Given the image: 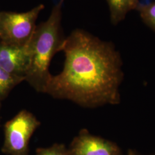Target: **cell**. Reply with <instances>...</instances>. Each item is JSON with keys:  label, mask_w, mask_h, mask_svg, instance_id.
I'll return each mask as SVG.
<instances>
[{"label": "cell", "mask_w": 155, "mask_h": 155, "mask_svg": "<svg viewBox=\"0 0 155 155\" xmlns=\"http://www.w3.org/2000/svg\"><path fill=\"white\" fill-rule=\"evenodd\" d=\"M36 155H70L61 145H55L47 149L40 150Z\"/></svg>", "instance_id": "9c48e42d"}, {"label": "cell", "mask_w": 155, "mask_h": 155, "mask_svg": "<svg viewBox=\"0 0 155 155\" xmlns=\"http://www.w3.org/2000/svg\"><path fill=\"white\" fill-rule=\"evenodd\" d=\"M64 0H59L52 8L49 18L36 26L28 43L29 64L25 75L26 81L39 93H45L52 75L49 71L53 56L61 51L64 40L61 27L62 7Z\"/></svg>", "instance_id": "7a4b0ae2"}, {"label": "cell", "mask_w": 155, "mask_h": 155, "mask_svg": "<svg viewBox=\"0 0 155 155\" xmlns=\"http://www.w3.org/2000/svg\"><path fill=\"white\" fill-rule=\"evenodd\" d=\"M110 12L111 22L117 25L131 10L137 8L139 0H106Z\"/></svg>", "instance_id": "52a82bcc"}, {"label": "cell", "mask_w": 155, "mask_h": 155, "mask_svg": "<svg viewBox=\"0 0 155 155\" xmlns=\"http://www.w3.org/2000/svg\"><path fill=\"white\" fill-rule=\"evenodd\" d=\"M137 9L144 23L155 31V1L147 5H139Z\"/></svg>", "instance_id": "ba28073f"}, {"label": "cell", "mask_w": 155, "mask_h": 155, "mask_svg": "<svg viewBox=\"0 0 155 155\" xmlns=\"http://www.w3.org/2000/svg\"><path fill=\"white\" fill-rule=\"evenodd\" d=\"M61 51L63 69L51 76L45 93L89 107L119 102L121 61L113 45L77 29L65 39Z\"/></svg>", "instance_id": "6da1fadb"}, {"label": "cell", "mask_w": 155, "mask_h": 155, "mask_svg": "<svg viewBox=\"0 0 155 155\" xmlns=\"http://www.w3.org/2000/svg\"><path fill=\"white\" fill-rule=\"evenodd\" d=\"M70 155H117L118 150L114 144L90 135L86 130L74 139Z\"/></svg>", "instance_id": "8992f818"}, {"label": "cell", "mask_w": 155, "mask_h": 155, "mask_svg": "<svg viewBox=\"0 0 155 155\" xmlns=\"http://www.w3.org/2000/svg\"></svg>", "instance_id": "30bf717a"}, {"label": "cell", "mask_w": 155, "mask_h": 155, "mask_svg": "<svg viewBox=\"0 0 155 155\" xmlns=\"http://www.w3.org/2000/svg\"><path fill=\"white\" fill-rule=\"evenodd\" d=\"M29 59L28 45L19 47L0 41V68L2 70L25 78Z\"/></svg>", "instance_id": "5b68a950"}, {"label": "cell", "mask_w": 155, "mask_h": 155, "mask_svg": "<svg viewBox=\"0 0 155 155\" xmlns=\"http://www.w3.org/2000/svg\"><path fill=\"white\" fill-rule=\"evenodd\" d=\"M43 4L23 13L0 12V41L19 47L29 43L36 28V22Z\"/></svg>", "instance_id": "3957f363"}, {"label": "cell", "mask_w": 155, "mask_h": 155, "mask_svg": "<svg viewBox=\"0 0 155 155\" xmlns=\"http://www.w3.org/2000/svg\"><path fill=\"white\" fill-rule=\"evenodd\" d=\"M40 125L32 113L20 111L5 125L4 151L12 155H26L30 139Z\"/></svg>", "instance_id": "277c9868"}]
</instances>
